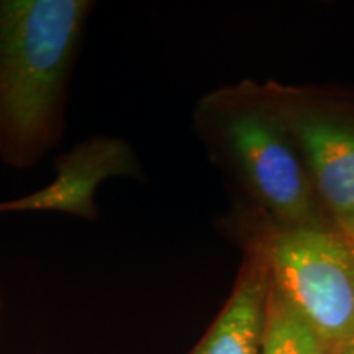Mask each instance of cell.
I'll return each instance as SVG.
<instances>
[{
    "mask_svg": "<svg viewBox=\"0 0 354 354\" xmlns=\"http://www.w3.org/2000/svg\"><path fill=\"white\" fill-rule=\"evenodd\" d=\"M331 354H354V336L348 342H344L342 346H338Z\"/></svg>",
    "mask_w": 354,
    "mask_h": 354,
    "instance_id": "52a82bcc",
    "label": "cell"
},
{
    "mask_svg": "<svg viewBox=\"0 0 354 354\" xmlns=\"http://www.w3.org/2000/svg\"><path fill=\"white\" fill-rule=\"evenodd\" d=\"M330 223L354 243V99L320 88L266 84Z\"/></svg>",
    "mask_w": 354,
    "mask_h": 354,
    "instance_id": "277c9868",
    "label": "cell"
},
{
    "mask_svg": "<svg viewBox=\"0 0 354 354\" xmlns=\"http://www.w3.org/2000/svg\"><path fill=\"white\" fill-rule=\"evenodd\" d=\"M91 3L0 2V154L28 167L59 140L69 71Z\"/></svg>",
    "mask_w": 354,
    "mask_h": 354,
    "instance_id": "6da1fadb",
    "label": "cell"
},
{
    "mask_svg": "<svg viewBox=\"0 0 354 354\" xmlns=\"http://www.w3.org/2000/svg\"><path fill=\"white\" fill-rule=\"evenodd\" d=\"M271 221V220H269ZM272 286L331 354L354 336V243L335 227L269 225Z\"/></svg>",
    "mask_w": 354,
    "mask_h": 354,
    "instance_id": "3957f363",
    "label": "cell"
},
{
    "mask_svg": "<svg viewBox=\"0 0 354 354\" xmlns=\"http://www.w3.org/2000/svg\"><path fill=\"white\" fill-rule=\"evenodd\" d=\"M261 354H330L317 331L282 297L272 282Z\"/></svg>",
    "mask_w": 354,
    "mask_h": 354,
    "instance_id": "8992f818",
    "label": "cell"
},
{
    "mask_svg": "<svg viewBox=\"0 0 354 354\" xmlns=\"http://www.w3.org/2000/svg\"><path fill=\"white\" fill-rule=\"evenodd\" d=\"M269 225L261 221L245 241V263L232 297L192 354H261L271 290Z\"/></svg>",
    "mask_w": 354,
    "mask_h": 354,
    "instance_id": "5b68a950",
    "label": "cell"
},
{
    "mask_svg": "<svg viewBox=\"0 0 354 354\" xmlns=\"http://www.w3.org/2000/svg\"><path fill=\"white\" fill-rule=\"evenodd\" d=\"M198 127L261 214L276 227H333L297 143L266 84L243 82L205 97Z\"/></svg>",
    "mask_w": 354,
    "mask_h": 354,
    "instance_id": "7a4b0ae2",
    "label": "cell"
}]
</instances>
